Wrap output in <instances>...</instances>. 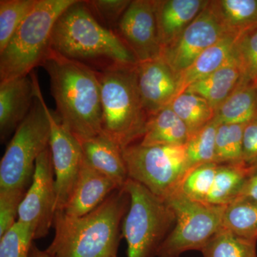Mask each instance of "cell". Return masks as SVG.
<instances>
[{
	"label": "cell",
	"instance_id": "31",
	"mask_svg": "<svg viewBox=\"0 0 257 257\" xmlns=\"http://www.w3.org/2000/svg\"><path fill=\"white\" fill-rule=\"evenodd\" d=\"M218 164L215 162L194 167L184 175L179 184V190L192 200L205 203Z\"/></svg>",
	"mask_w": 257,
	"mask_h": 257
},
{
	"label": "cell",
	"instance_id": "25",
	"mask_svg": "<svg viewBox=\"0 0 257 257\" xmlns=\"http://www.w3.org/2000/svg\"><path fill=\"white\" fill-rule=\"evenodd\" d=\"M169 106L183 121L190 135L204 127L214 117V109L208 101L187 90L176 96Z\"/></svg>",
	"mask_w": 257,
	"mask_h": 257
},
{
	"label": "cell",
	"instance_id": "34",
	"mask_svg": "<svg viewBox=\"0 0 257 257\" xmlns=\"http://www.w3.org/2000/svg\"><path fill=\"white\" fill-rule=\"evenodd\" d=\"M89 9L106 28L116 31L120 19L131 1L128 0H91L85 1Z\"/></svg>",
	"mask_w": 257,
	"mask_h": 257
},
{
	"label": "cell",
	"instance_id": "19",
	"mask_svg": "<svg viewBox=\"0 0 257 257\" xmlns=\"http://www.w3.org/2000/svg\"><path fill=\"white\" fill-rule=\"evenodd\" d=\"M239 35L226 34L203 52L188 68L179 73L178 90L176 96L187 90L193 83L204 78L229 62L232 59L235 44Z\"/></svg>",
	"mask_w": 257,
	"mask_h": 257
},
{
	"label": "cell",
	"instance_id": "7",
	"mask_svg": "<svg viewBox=\"0 0 257 257\" xmlns=\"http://www.w3.org/2000/svg\"><path fill=\"white\" fill-rule=\"evenodd\" d=\"M36 98L30 113L15 132L0 162V189H25L37 158L50 147V123L45 99L34 72Z\"/></svg>",
	"mask_w": 257,
	"mask_h": 257
},
{
	"label": "cell",
	"instance_id": "3",
	"mask_svg": "<svg viewBox=\"0 0 257 257\" xmlns=\"http://www.w3.org/2000/svg\"><path fill=\"white\" fill-rule=\"evenodd\" d=\"M50 48L64 57L89 65L138 63L119 35L96 19L85 1L76 0L57 19Z\"/></svg>",
	"mask_w": 257,
	"mask_h": 257
},
{
	"label": "cell",
	"instance_id": "6",
	"mask_svg": "<svg viewBox=\"0 0 257 257\" xmlns=\"http://www.w3.org/2000/svg\"><path fill=\"white\" fill-rule=\"evenodd\" d=\"M124 188L130 206L121 225L127 257L157 256L159 248L175 223L173 211L164 199L143 184L128 179Z\"/></svg>",
	"mask_w": 257,
	"mask_h": 257
},
{
	"label": "cell",
	"instance_id": "15",
	"mask_svg": "<svg viewBox=\"0 0 257 257\" xmlns=\"http://www.w3.org/2000/svg\"><path fill=\"white\" fill-rule=\"evenodd\" d=\"M33 72L26 77L0 82L2 140L15 133L31 110L36 98Z\"/></svg>",
	"mask_w": 257,
	"mask_h": 257
},
{
	"label": "cell",
	"instance_id": "12",
	"mask_svg": "<svg viewBox=\"0 0 257 257\" xmlns=\"http://www.w3.org/2000/svg\"><path fill=\"white\" fill-rule=\"evenodd\" d=\"M209 4L175 41L162 50L161 58L176 74L188 68L203 52L228 34Z\"/></svg>",
	"mask_w": 257,
	"mask_h": 257
},
{
	"label": "cell",
	"instance_id": "36",
	"mask_svg": "<svg viewBox=\"0 0 257 257\" xmlns=\"http://www.w3.org/2000/svg\"><path fill=\"white\" fill-rule=\"evenodd\" d=\"M243 161L248 166L257 164V116L243 128Z\"/></svg>",
	"mask_w": 257,
	"mask_h": 257
},
{
	"label": "cell",
	"instance_id": "29",
	"mask_svg": "<svg viewBox=\"0 0 257 257\" xmlns=\"http://www.w3.org/2000/svg\"><path fill=\"white\" fill-rule=\"evenodd\" d=\"M244 126L245 124H219L216 135L215 163L234 165L243 163Z\"/></svg>",
	"mask_w": 257,
	"mask_h": 257
},
{
	"label": "cell",
	"instance_id": "4",
	"mask_svg": "<svg viewBox=\"0 0 257 257\" xmlns=\"http://www.w3.org/2000/svg\"><path fill=\"white\" fill-rule=\"evenodd\" d=\"M135 66L112 64L98 72L101 132L122 150L140 143L149 119L137 87Z\"/></svg>",
	"mask_w": 257,
	"mask_h": 257
},
{
	"label": "cell",
	"instance_id": "8",
	"mask_svg": "<svg viewBox=\"0 0 257 257\" xmlns=\"http://www.w3.org/2000/svg\"><path fill=\"white\" fill-rule=\"evenodd\" d=\"M164 200L173 211L175 223L159 248L157 257H178L191 250L202 251L222 227L226 206L192 200L178 188Z\"/></svg>",
	"mask_w": 257,
	"mask_h": 257
},
{
	"label": "cell",
	"instance_id": "30",
	"mask_svg": "<svg viewBox=\"0 0 257 257\" xmlns=\"http://www.w3.org/2000/svg\"><path fill=\"white\" fill-rule=\"evenodd\" d=\"M37 2V0L0 1V52L5 50Z\"/></svg>",
	"mask_w": 257,
	"mask_h": 257
},
{
	"label": "cell",
	"instance_id": "39",
	"mask_svg": "<svg viewBox=\"0 0 257 257\" xmlns=\"http://www.w3.org/2000/svg\"><path fill=\"white\" fill-rule=\"evenodd\" d=\"M253 83V84H254L255 88H256V93H257V79Z\"/></svg>",
	"mask_w": 257,
	"mask_h": 257
},
{
	"label": "cell",
	"instance_id": "16",
	"mask_svg": "<svg viewBox=\"0 0 257 257\" xmlns=\"http://www.w3.org/2000/svg\"><path fill=\"white\" fill-rule=\"evenodd\" d=\"M119 189L121 187L114 181L93 169L84 160L78 181L62 211L70 216L85 215Z\"/></svg>",
	"mask_w": 257,
	"mask_h": 257
},
{
	"label": "cell",
	"instance_id": "26",
	"mask_svg": "<svg viewBox=\"0 0 257 257\" xmlns=\"http://www.w3.org/2000/svg\"><path fill=\"white\" fill-rule=\"evenodd\" d=\"M204 257H257L256 241L221 227L202 250Z\"/></svg>",
	"mask_w": 257,
	"mask_h": 257
},
{
	"label": "cell",
	"instance_id": "37",
	"mask_svg": "<svg viewBox=\"0 0 257 257\" xmlns=\"http://www.w3.org/2000/svg\"><path fill=\"white\" fill-rule=\"evenodd\" d=\"M237 199L257 202V164L250 166L249 172Z\"/></svg>",
	"mask_w": 257,
	"mask_h": 257
},
{
	"label": "cell",
	"instance_id": "35",
	"mask_svg": "<svg viewBox=\"0 0 257 257\" xmlns=\"http://www.w3.org/2000/svg\"><path fill=\"white\" fill-rule=\"evenodd\" d=\"M25 189H0V236L18 221Z\"/></svg>",
	"mask_w": 257,
	"mask_h": 257
},
{
	"label": "cell",
	"instance_id": "2",
	"mask_svg": "<svg viewBox=\"0 0 257 257\" xmlns=\"http://www.w3.org/2000/svg\"><path fill=\"white\" fill-rule=\"evenodd\" d=\"M130 206L124 187L85 215L56 212L55 236L47 252L52 257H117L121 225Z\"/></svg>",
	"mask_w": 257,
	"mask_h": 257
},
{
	"label": "cell",
	"instance_id": "20",
	"mask_svg": "<svg viewBox=\"0 0 257 257\" xmlns=\"http://www.w3.org/2000/svg\"><path fill=\"white\" fill-rule=\"evenodd\" d=\"M241 79V71L232 57L221 68L193 83L187 90L202 96L215 111L238 87Z\"/></svg>",
	"mask_w": 257,
	"mask_h": 257
},
{
	"label": "cell",
	"instance_id": "27",
	"mask_svg": "<svg viewBox=\"0 0 257 257\" xmlns=\"http://www.w3.org/2000/svg\"><path fill=\"white\" fill-rule=\"evenodd\" d=\"M222 226L241 237L257 241V202L236 199L228 204Z\"/></svg>",
	"mask_w": 257,
	"mask_h": 257
},
{
	"label": "cell",
	"instance_id": "5",
	"mask_svg": "<svg viewBox=\"0 0 257 257\" xmlns=\"http://www.w3.org/2000/svg\"><path fill=\"white\" fill-rule=\"evenodd\" d=\"M76 0H37L8 45L0 52V82L30 75L50 49L57 19Z\"/></svg>",
	"mask_w": 257,
	"mask_h": 257
},
{
	"label": "cell",
	"instance_id": "24",
	"mask_svg": "<svg viewBox=\"0 0 257 257\" xmlns=\"http://www.w3.org/2000/svg\"><path fill=\"white\" fill-rule=\"evenodd\" d=\"M245 164H218L205 204L227 206L238 199L249 172Z\"/></svg>",
	"mask_w": 257,
	"mask_h": 257
},
{
	"label": "cell",
	"instance_id": "11",
	"mask_svg": "<svg viewBox=\"0 0 257 257\" xmlns=\"http://www.w3.org/2000/svg\"><path fill=\"white\" fill-rule=\"evenodd\" d=\"M45 104L50 123V149L55 172L57 211L68 202L84 163L80 143L61 122L55 112Z\"/></svg>",
	"mask_w": 257,
	"mask_h": 257
},
{
	"label": "cell",
	"instance_id": "10",
	"mask_svg": "<svg viewBox=\"0 0 257 257\" xmlns=\"http://www.w3.org/2000/svg\"><path fill=\"white\" fill-rule=\"evenodd\" d=\"M57 212L55 172L50 147L37 158L32 184L20 204L18 221L30 225L35 239L48 234Z\"/></svg>",
	"mask_w": 257,
	"mask_h": 257
},
{
	"label": "cell",
	"instance_id": "14",
	"mask_svg": "<svg viewBox=\"0 0 257 257\" xmlns=\"http://www.w3.org/2000/svg\"><path fill=\"white\" fill-rule=\"evenodd\" d=\"M135 78L140 99L149 118L169 106L178 90V74L160 58L138 62Z\"/></svg>",
	"mask_w": 257,
	"mask_h": 257
},
{
	"label": "cell",
	"instance_id": "22",
	"mask_svg": "<svg viewBox=\"0 0 257 257\" xmlns=\"http://www.w3.org/2000/svg\"><path fill=\"white\" fill-rule=\"evenodd\" d=\"M257 116V93L253 82H240L214 111L218 124H246Z\"/></svg>",
	"mask_w": 257,
	"mask_h": 257
},
{
	"label": "cell",
	"instance_id": "13",
	"mask_svg": "<svg viewBox=\"0 0 257 257\" xmlns=\"http://www.w3.org/2000/svg\"><path fill=\"white\" fill-rule=\"evenodd\" d=\"M138 62L162 55L153 1H131L120 19L116 31Z\"/></svg>",
	"mask_w": 257,
	"mask_h": 257
},
{
	"label": "cell",
	"instance_id": "21",
	"mask_svg": "<svg viewBox=\"0 0 257 257\" xmlns=\"http://www.w3.org/2000/svg\"><path fill=\"white\" fill-rule=\"evenodd\" d=\"M190 133L183 121L170 106L150 116L140 145H185Z\"/></svg>",
	"mask_w": 257,
	"mask_h": 257
},
{
	"label": "cell",
	"instance_id": "18",
	"mask_svg": "<svg viewBox=\"0 0 257 257\" xmlns=\"http://www.w3.org/2000/svg\"><path fill=\"white\" fill-rule=\"evenodd\" d=\"M79 143L84 162L123 188L130 178L120 147L102 134Z\"/></svg>",
	"mask_w": 257,
	"mask_h": 257
},
{
	"label": "cell",
	"instance_id": "1",
	"mask_svg": "<svg viewBox=\"0 0 257 257\" xmlns=\"http://www.w3.org/2000/svg\"><path fill=\"white\" fill-rule=\"evenodd\" d=\"M61 122L79 141L101 135L100 84L97 71L49 49L41 64Z\"/></svg>",
	"mask_w": 257,
	"mask_h": 257
},
{
	"label": "cell",
	"instance_id": "28",
	"mask_svg": "<svg viewBox=\"0 0 257 257\" xmlns=\"http://www.w3.org/2000/svg\"><path fill=\"white\" fill-rule=\"evenodd\" d=\"M218 126L217 121L213 119L204 127L190 135L185 145L187 172L198 166L214 162Z\"/></svg>",
	"mask_w": 257,
	"mask_h": 257
},
{
	"label": "cell",
	"instance_id": "9",
	"mask_svg": "<svg viewBox=\"0 0 257 257\" xmlns=\"http://www.w3.org/2000/svg\"><path fill=\"white\" fill-rule=\"evenodd\" d=\"M122 153L128 178L162 199L178 188L187 172L185 145L145 146L138 143Z\"/></svg>",
	"mask_w": 257,
	"mask_h": 257
},
{
	"label": "cell",
	"instance_id": "23",
	"mask_svg": "<svg viewBox=\"0 0 257 257\" xmlns=\"http://www.w3.org/2000/svg\"><path fill=\"white\" fill-rule=\"evenodd\" d=\"M209 5L227 33L241 35L257 29V0H215Z\"/></svg>",
	"mask_w": 257,
	"mask_h": 257
},
{
	"label": "cell",
	"instance_id": "32",
	"mask_svg": "<svg viewBox=\"0 0 257 257\" xmlns=\"http://www.w3.org/2000/svg\"><path fill=\"white\" fill-rule=\"evenodd\" d=\"M233 58L239 66L241 83L257 79V29L240 35L235 44Z\"/></svg>",
	"mask_w": 257,
	"mask_h": 257
},
{
	"label": "cell",
	"instance_id": "17",
	"mask_svg": "<svg viewBox=\"0 0 257 257\" xmlns=\"http://www.w3.org/2000/svg\"><path fill=\"white\" fill-rule=\"evenodd\" d=\"M209 3L206 0L153 1L157 31L162 50L180 36Z\"/></svg>",
	"mask_w": 257,
	"mask_h": 257
},
{
	"label": "cell",
	"instance_id": "38",
	"mask_svg": "<svg viewBox=\"0 0 257 257\" xmlns=\"http://www.w3.org/2000/svg\"><path fill=\"white\" fill-rule=\"evenodd\" d=\"M30 257H52L45 251L39 249L36 246H32Z\"/></svg>",
	"mask_w": 257,
	"mask_h": 257
},
{
	"label": "cell",
	"instance_id": "33",
	"mask_svg": "<svg viewBox=\"0 0 257 257\" xmlns=\"http://www.w3.org/2000/svg\"><path fill=\"white\" fill-rule=\"evenodd\" d=\"M35 230L30 225L17 221L0 236V257H30Z\"/></svg>",
	"mask_w": 257,
	"mask_h": 257
}]
</instances>
